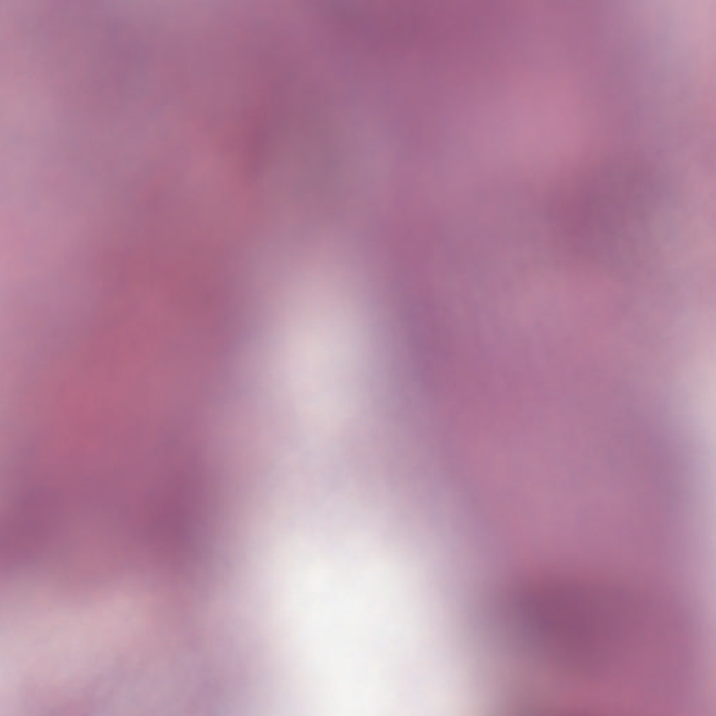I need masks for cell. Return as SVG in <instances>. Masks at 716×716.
Returning <instances> with one entry per match:
<instances>
[{"mask_svg":"<svg viewBox=\"0 0 716 716\" xmlns=\"http://www.w3.org/2000/svg\"><path fill=\"white\" fill-rule=\"evenodd\" d=\"M57 515V501L48 490L31 491L11 505L1 536V563L6 573L39 557L50 540Z\"/></svg>","mask_w":716,"mask_h":716,"instance_id":"obj_1","label":"cell"},{"mask_svg":"<svg viewBox=\"0 0 716 716\" xmlns=\"http://www.w3.org/2000/svg\"><path fill=\"white\" fill-rule=\"evenodd\" d=\"M143 638H140V643H141V642L142 640H143ZM140 644H141V643H139V649H140ZM138 654H139V650H138Z\"/></svg>","mask_w":716,"mask_h":716,"instance_id":"obj_2","label":"cell"}]
</instances>
